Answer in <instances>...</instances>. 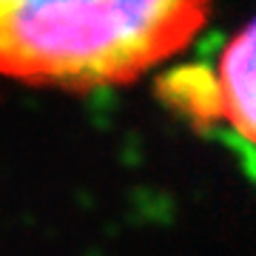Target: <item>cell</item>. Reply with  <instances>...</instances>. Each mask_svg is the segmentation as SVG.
I'll list each match as a JSON object with an SVG mask.
<instances>
[{
	"label": "cell",
	"mask_w": 256,
	"mask_h": 256,
	"mask_svg": "<svg viewBox=\"0 0 256 256\" xmlns=\"http://www.w3.org/2000/svg\"><path fill=\"white\" fill-rule=\"evenodd\" d=\"M214 0H0V77L46 88L134 82L202 32Z\"/></svg>",
	"instance_id": "6da1fadb"
},
{
	"label": "cell",
	"mask_w": 256,
	"mask_h": 256,
	"mask_svg": "<svg viewBox=\"0 0 256 256\" xmlns=\"http://www.w3.org/2000/svg\"><path fill=\"white\" fill-rule=\"evenodd\" d=\"M216 117L256 146V20L228 40L214 74Z\"/></svg>",
	"instance_id": "7a4b0ae2"
}]
</instances>
